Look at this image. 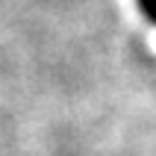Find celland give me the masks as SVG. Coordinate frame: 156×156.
<instances>
[{
    "label": "cell",
    "mask_w": 156,
    "mask_h": 156,
    "mask_svg": "<svg viewBox=\"0 0 156 156\" xmlns=\"http://www.w3.org/2000/svg\"><path fill=\"white\" fill-rule=\"evenodd\" d=\"M136 3H139L141 15L147 18L150 24H156V0H136Z\"/></svg>",
    "instance_id": "1"
}]
</instances>
